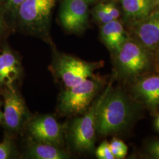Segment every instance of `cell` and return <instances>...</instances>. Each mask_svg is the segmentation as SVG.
Listing matches in <instances>:
<instances>
[{
  "label": "cell",
  "mask_w": 159,
  "mask_h": 159,
  "mask_svg": "<svg viewBox=\"0 0 159 159\" xmlns=\"http://www.w3.org/2000/svg\"><path fill=\"white\" fill-rule=\"evenodd\" d=\"M133 116L131 104L125 94L110 84L97 114L96 132L108 136L125 129Z\"/></svg>",
  "instance_id": "6da1fadb"
},
{
  "label": "cell",
  "mask_w": 159,
  "mask_h": 159,
  "mask_svg": "<svg viewBox=\"0 0 159 159\" xmlns=\"http://www.w3.org/2000/svg\"><path fill=\"white\" fill-rule=\"evenodd\" d=\"M57 0H25L14 12L20 25L31 34L49 39L51 16Z\"/></svg>",
  "instance_id": "7a4b0ae2"
},
{
  "label": "cell",
  "mask_w": 159,
  "mask_h": 159,
  "mask_svg": "<svg viewBox=\"0 0 159 159\" xmlns=\"http://www.w3.org/2000/svg\"><path fill=\"white\" fill-rule=\"evenodd\" d=\"M109 85L84 114L72 121L68 129V137L72 148L78 153L93 152L96 138L97 114L98 107L108 90Z\"/></svg>",
  "instance_id": "3957f363"
},
{
  "label": "cell",
  "mask_w": 159,
  "mask_h": 159,
  "mask_svg": "<svg viewBox=\"0 0 159 159\" xmlns=\"http://www.w3.org/2000/svg\"><path fill=\"white\" fill-rule=\"evenodd\" d=\"M102 85L101 80L91 77L76 85L66 88L59 97L58 111L68 116L85 113Z\"/></svg>",
  "instance_id": "277c9868"
},
{
  "label": "cell",
  "mask_w": 159,
  "mask_h": 159,
  "mask_svg": "<svg viewBox=\"0 0 159 159\" xmlns=\"http://www.w3.org/2000/svg\"><path fill=\"white\" fill-rule=\"evenodd\" d=\"M150 52L138 41L129 39L116 52L119 73L125 78L134 77L144 73L150 67Z\"/></svg>",
  "instance_id": "5b68a950"
},
{
  "label": "cell",
  "mask_w": 159,
  "mask_h": 159,
  "mask_svg": "<svg viewBox=\"0 0 159 159\" xmlns=\"http://www.w3.org/2000/svg\"><path fill=\"white\" fill-rule=\"evenodd\" d=\"M3 97V117L1 125L6 133L14 136L21 133L31 116L20 93L15 86L6 87L1 90Z\"/></svg>",
  "instance_id": "8992f818"
},
{
  "label": "cell",
  "mask_w": 159,
  "mask_h": 159,
  "mask_svg": "<svg viewBox=\"0 0 159 159\" xmlns=\"http://www.w3.org/2000/svg\"><path fill=\"white\" fill-rule=\"evenodd\" d=\"M101 67L102 62L90 63L70 55L56 53L52 68L56 76L68 88L93 77L94 71Z\"/></svg>",
  "instance_id": "52a82bcc"
},
{
  "label": "cell",
  "mask_w": 159,
  "mask_h": 159,
  "mask_svg": "<svg viewBox=\"0 0 159 159\" xmlns=\"http://www.w3.org/2000/svg\"><path fill=\"white\" fill-rule=\"evenodd\" d=\"M26 128L30 139L63 148L67 129L51 114L31 117Z\"/></svg>",
  "instance_id": "ba28073f"
},
{
  "label": "cell",
  "mask_w": 159,
  "mask_h": 159,
  "mask_svg": "<svg viewBox=\"0 0 159 159\" xmlns=\"http://www.w3.org/2000/svg\"><path fill=\"white\" fill-rule=\"evenodd\" d=\"M89 2L87 0H64L60 11V21L68 32L80 34L89 23Z\"/></svg>",
  "instance_id": "9c48e42d"
},
{
  "label": "cell",
  "mask_w": 159,
  "mask_h": 159,
  "mask_svg": "<svg viewBox=\"0 0 159 159\" xmlns=\"http://www.w3.org/2000/svg\"><path fill=\"white\" fill-rule=\"evenodd\" d=\"M23 71L20 58L7 45L0 49V90L15 86Z\"/></svg>",
  "instance_id": "30bf717a"
},
{
  "label": "cell",
  "mask_w": 159,
  "mask_h": 159,
  "mask_svg": "<svg viewBox=\"0 0 159 159\" xmlns=\"http://www.w3.org/2000/svg\"><path fill=\"white\" fill-rule=\"evenodd\" d=\"M134 27L136 40L148 51L159 48V8L154 10L148 17Z\"/></svg>",
  "instance_id": "8fae6325"
},
{
  "label": "cell",
  "mask_w": 159,
  "mask_h": 159,
  "mask_svg": "<svg viewBox=\"0 0 159 159\" xmlns=\"http://www.w3.org/2000/svg\"><path fill=\"white\" fill-rule=\"evenodd\" d=\"M120 1L125 21L133 27L156 9L154 0H120Z\"/></svg>",
  "instance_id": "7c38bea8"
},
{
  "label": "cell",
  "mask_w": 159,
  "mask_h": 159,
  "mask_svg": "<svg viewBox=\"0 0 159 159\" xmlns=\"http://www.w3.org/2000/svg\"><path fill=\"white\" fill-rule=\"evenodd\" d=\"M133 91L139 98L148 107H159V75H153L137 81Z\"/></svg>",
  "instance_id": "4fadbf2b"
},
{
  "label": "cell",
  "mask_w": 159,
  "mask_h": 159,
  "mask_svg": "<svg viewBox=\"0 0 159 159\" xmlns=\"http://www.w3.org/2000/svg\"><path fill=\"white\" fill-rule=\"evenodd\" d=\"M26 156L34 159H66L71 155L63 148L34 141L29 138L26 145Z\"/></svg>",
  "instance_id": "5bb4252c"
},
{
  "label": "cell",
  "mask_w": 159,
  "mask_h": 159,
  "mask_svg": "<svg viewBox=\"0 0 159 159\" xmlns=\"http://www.w3.org/2000/svg\"><path fill=\"white\" fill-rule=\"evenodd\" d=\"M100 36L104 44L115 53L129 39L123 24L118 20L102 25Z\"/></svg>",
  "instance_id": "9a60e30c"
},
{
  "label": "cell",
  "mask_w": 159,
  "mask_h": 159,
  "mask_svg": "<svg viewBox=\"0 0 159 159\" xmlns=\"http://www.w3.org/2000/svg\"><path fill=\"white\" fill-rule=\"evenodd\" d=\"M16 154V148L12 136L6 133L2 142L0 143V159L12 158Z\"/></svg>",
  "instance_id": "2e32d148"
},
{
  "label": "cell",
  "mask_w": 159,
  "mask_h": 159,
  "mask_svg": "<svg viewBox=\"0 0 159 159\" xmlns=\"http://www.w3.org/2000/svg\"><path fill=\"white\" fill-rule=\"evenodd\" d=\"M109 144L111 153L113 154L115 159L125 158L128 152V148L122 140L114 137L110 143H109Z\"/></svg>",
  "instance_id": "e0dca14e"
},
{
  "label": "cell",
  "mask_w": 159,
  "mask_h": 159,
  "mask_svg": "<svg viewBox=\"0 0 159 159\" xmlns=\"http://www.w3.org/2000/svg\"><path fill=\"white\" fill-rule=\"evenodd\" d=\"M93 15L97 21L102 25L114 20L107 11L104 3H100L96 6L93 10Z\"/></svg>",
  "instance_id": "ac0fdd59"
},
{
  "label": "cell",
  "mask_w": 159,
  "mask_h": 159,
  "mask_svg": "<svg viewBox=\"0 0 159 159\" xmlns=\"http://www.w3.org/2000/svg\"><path fill=\"white\" fill-rule=\"evenodd\" d=\"M96 156L99 159H114L111 153L109 143L107 140L103 141L97 148L95 152Z\"/></svg>",
  "instance_id": "d6986e66"
},
{
  "label": "cell",
  "mask_w": 159,
  "mask_h": 159,
  "mask_svg": "<svg viewBox=\"0 0 159 159\" xmlns=\"http://www.w3.org/2000/svg\"><path fill=\"white\" fill-rule=\"evenodd\" d=\"M25 0H0V4L5 11L15 12L18 7Z\"/></svg>",
  "instance_id": "ffe728a7"
},
{
  "label": "cell",
  "mask_w": 159,
  "mask_h": 159,
  "mask_svg": "<svg viewBox=\"0 0 159 159\" xmlns=\"http://www.w3.org/2000/svg\"><path fill=\"white\" fill-rule=\"evenodd\" d=\"M147 152L151 158L159 159V140L150 143L148 146Z\"/></svg>",
  "instance_id": "44dd1931"
},
{
  "label": "cell",
  "mask_w": 159,
  "mask_h": 159,
  "mask_svg": "<svg viewBox=\"0 0 159 159\" xmlns=\"http://www.w3.org/2000/svg\"><path fill=\"white\" fill-rule=\"evenodd\" d=\"M5 10L0 4V41L6 35L8 31L7 24L4 18Z\"/></svg>",
  "instance_id": "7402d4cb"
},
{
  "label": "cell",
  "mask_w": 159,
  "mask_h": 159,
  "mask_svg": "<svg viewBox=\"0 0 159 159\" xmlns=\"http://www.w3.org/2000/svg\"><path fill=\"white\" fill-rule=\"evenodd\" d=\"M105 7L107 10V11L110 15L113 18L114 20H119L120 16V12L119 8L116 6V4L112 2H108V3H104Z\"/></svg>",
  "instance_id": "603a6c76"
},
{
  "label": "cell",
  "mask_w": 159,
  "mask_h": 159,
  "mask_svg": "<svg viewBox=\"0 0 159 159\" xmlns=\"http://www.w3.org/2000/svg\"><path fill=\"white\" fill-rule=\"evenodd\" d=\"M2 102L0 100V125L2 123V117H3V112L1 110V107H2Z\"/></svg>",
  "instance_id": "cb8c5ba5"
},
{
  "label": "cell",
  "mask_w": 159,
  "mask_h": 159,
  "mask_svg": "<svg viewBox=\"0 0 159 159\" xmlns=\"http://www.w3.org/2000/svg\"><path fill=\"white\" fill-rule=\"evenodd\" d=\"M156 126L157 129H158V130L159 131V116H158V117L157 118L156 121Z\"/></svg>",
  "instance_id": "d4e9b609"
},
{
  "label": "cell",
  "mask_w": 159,
  "mask_h": 159,
  "mask_svg": "<svg viewBox=\"0 0 159 159\" xmlns=\"http://www.w3.org/2000/svg\"><path fill=\"white\" fill-rule=\"evenodd\" d=\"M155 5H156V8H159V0H154Z\"/></svg>",
  "instance_id": "484cf974"
},
{
  "label": "cell",
  "mask_w": 159,
  "mask_h": 159,
  "mask_svg": "<svg viewBox=\"0 0 159 159\" xmlns=\"http://www.w3.org/2000/svg\"><path fill=\"white\" fill-rule=\"evenodd\" d=\"M156 51H157V59L159 63V48L156 50Z\"/></svg>",
  "instance_id": "4316f807"
},
{
  "label": "cell",
  "mask_w": 159,
  "mask_h": 159,
  "mask_svg": "<svg viewBox=\"0 0 159 159\" xmlns=\"http://www.w3.org/2000/svg\"><path fill=\"white\" fill-rule=\"evenodd\" d=\"M97 0H87V1L89 2V3H90V2H94V1H96Z\"/></svg>",
  "instance_id": "83f0119b"
}]
</instances>
